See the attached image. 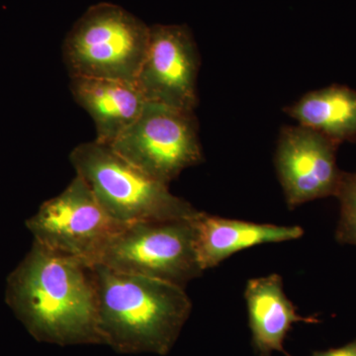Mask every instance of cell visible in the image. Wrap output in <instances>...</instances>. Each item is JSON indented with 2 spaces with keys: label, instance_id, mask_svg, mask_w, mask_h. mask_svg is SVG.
Instances as JSON below:
<instances>
[{
  "label": "cell",
  "instance_id": "obj_6",
  "mask_svg": "<svg viewBox=\"0 0 356 356\" xmlns=\"http://www.w3.org/2000/svg\"><path fill=\"white\" fill-rule=\"evenodd\" d=\"M109 146L168 185L204 159L194 112L156 102H147L137 120Z\"/></svg>",
  "mask_w": 356,
  "mask_h": 356
},
{
  "label": "cell",
  "instance_id": "obj_5",
  "mask_svg": "<svg viewBox=\"0 0 356 356\" xmlns=\"http://www.w3.org/2000/svg\"><path fill=\"white\" fill-rule=\"evenodd\" d=\"M192 218L124 225L109 238L95 264L185 287L204 273L196 254Z\"/></svg>",
  "mask_w": 356,
  "mask_h": 356
},
{
  "label": "cell",
  "instance_id": "obj_8",
  "mask_svg": "<svg viewBox=\"0 0 356 356\" xmlns=\"http://www.w3.org/2000/svg\"><path fill=\"white\" fill-rule=\"evenodd\" d=\"M199 65L197 46L187 26L154 25L135 83L147 102L194 112Z\"/></svg>",
  "mask_w": 356,
  "mask_h": 356
},
{
  "label": "cell",
  "instance_id": "obj_7",
  "mask_svg": "<svg viewBox=\"0 0 356 356\" xmlns=\"http://www.w3.org/2000/svg\"><path fill=\"white\" fill-rule=\"evenodd\" d=\"M27 224L40 245L92 266L109 238L126 225L103 209L79 175L60 194L44 201Z\"/></svg>",
  "mask_w": 356,
  "mask_h": 356
},
{
  "label": "cell",
  "instance_id": "obj_14",
  "mask_svg": "<svg viewBox=\"0 0 356 356\" xmlns=\"http://www.w3.org/2000/svg\"><path fill=\"white\" fill-rule=\"evenodd\" d=\"M336 197L341 203L337 241L341 245H356V172L343 173Z\"/></svg>",
  "mask_w": 356,
  "mask_h": 356
},
{
  "label": "cell",
  "instance_id": "obj_12",
  "mask_svg": "<svg viewBox=\"0 0 356 356\" xmlns=\"http://www.w3.org/2000/svg\"><path fill=\"white\" fill-rule=\"evenodd\" d=\"M245 298L252 346L259 356H273L275 351L288 355L283 343L292 325L313 322L310 318L297 314L285 294L280 274L248 280Z\"/></svg>",
  "mask_w": 356,
  "mask_h": 356
},
{
  "label": "cell",
  "instance_id": "obj_11",
  "mask_svg": "<svg viewBox=\"0 0 356 356\" xmlns=\"http://www.w3.org/2000/svg\"><path fill=\"white\" fill-rule=\"evenodd\" d=\"M70 91L95 122L96 140L112 145L137 120L147 102L134 81L70 76Z\"/></svg>",
  "mask_w": 356,
  "mask_h": 356
},
{
  "label": "cell",
  "instance_id": "obj_1",
  "mask_svg": "<svg viewBox=\"0 0 356 356\" xmlns=\"http://www.w3.org/2000/svg\"><path fill=\"white\" fill-rule=\"evenodd\" d=\"M13 305L39 341L102 344L92 264L35 243L10 281Z\"/></svg>",
  "mask_w": 356,
  "mask_h": 356
},
{
  "label": "cell",
  "instance_id": "obj_10",
  "mask_svg": "<svg viewBox=\"0 0 356 356\" xmlns=\"http://www.w3.org/2000/svg\"><path fill=\"white\" fill-rule=\"evenodd\" d=\"M198 261L203 271L214 268L232 255L266 243L298 240L304 231L298 226L227 219L198 211L191 219Z\"/></svg>",
  "mask_w": 356,
  "mask_h": 356
},
{
  "label": "cell",
  "instance_id": "obj_3",
  "mask_svg": "<svg viewBox=\"0 0 356 356\" xmlns=\"http://www.w3.org/2000/svg\"><path fill=\"white\" fill-rule=\"evenodd\" d=\"M70 161L103 209L121 224L188 219L198 212L109 145L83 143L72 149Z\"/></svg>",
  "mask_w": 356,
  "mask_h": 356
},
{
  "label": "cell",
  "instance_id": "obj_13",
  "mask_svg": "<svg viewBox=\"0 0 356 356\" xmlns=\"http://www.w3.org/2000/svg\"><path fill=\"white\" fill-rule=\"evenodd\" d=\"M303 126L334 144L356 142V91L343 86L311 91L285 109Z\"/></svg>",
  "mask_w": 356,
  "mask_h": 356
},
{
  "label": "cell",
  "instance_id": "obj_4",
  "mask_svg": "<svg viewBox=\"0 0 356 356\" xmlns=\"http://www.w3.org/2000/svg\"><path fill=\"white\" fill-rule=\"evenodd\" d=\"M149 28L115 4L91 6L65 40L63 58L70 76L135 83L146 57Z\"/></svg>",
  "mask_w": 356,
  "mask_h": 356
},
{
  "label": "cell",
  "instance_id": "obj_15",
  "mask_svg": "<svg viewBox=\"0 0 356 356\" xmlns=\"http://www.w3.org/2000/svg\"><path fill=\"white\" fill-rule=\"evenodd\" d=\"M311 356H356V339L341 348L315 351Z\"/></svg>",
  "mask_w": 356,
  "mask_h": 356
},
{
  "label": "cell",
  "instance_id": "obj_9",
  "mask_svg": "<svg viewBox=\"0 0 356 356\" xmlns=\"http://www.w3.org/2000/svg\"><path fill=\"white\" fill-rule=\"evenodd\" d=\"M339 146L303 126L281 130L275 166L288 208L295 209L316 199L336 197L341 172L337 165Z\"/></svg>",
  "mask_w": 356,
  "mask_h": 356
},
{
  "label": "cell",
  "instance_id": "obj_2",
  "mask_svg": "<svg viewBox=\"0 0 356 356\" xmlns=\"http://www.w3.org/2000/svg\"><path fill=\"white\" fill-rule=\"evenodd\" d=\"M98 332L122 355H168L192 311L184 287L93 264Z\"/></svg>",
  "mask_w": 356,
  "mask_h": 356
}]
</instances>
